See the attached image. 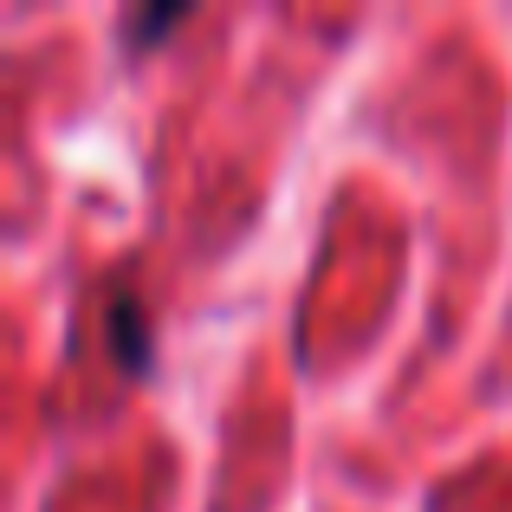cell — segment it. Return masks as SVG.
Masks as SVG:
<instances>
[{"label":"cell","instance_id":"6da1fadb","mask_svg":"<svg viewBox=\"0 0 512 512\" xmlns=\"http://www.w3.org/2000/svg\"><path fill=\"white\" fill-rule=\"evenodd\" d=\"M104 344H111L117 370L124 376H143L156 357V331H150V312H143V299L117 279L111 292H104Z\"/></svg>","mask_w":512,"mask_h":512},{"label":"cell","instance_id":"7a4b0ae2","mask_svg":"<svg viewBox=\"0 0 512 512\" xmlns=\"http://www.w3.org/2000/svg\"><path fill=\"white\" fill-rule=\"evenodd\" d=\"M182 20H188V7H169V13H130V26H124V52H150V39L175 33Z\"/></svg>","mask_w":512,"mask_h":512}]
</instances>
